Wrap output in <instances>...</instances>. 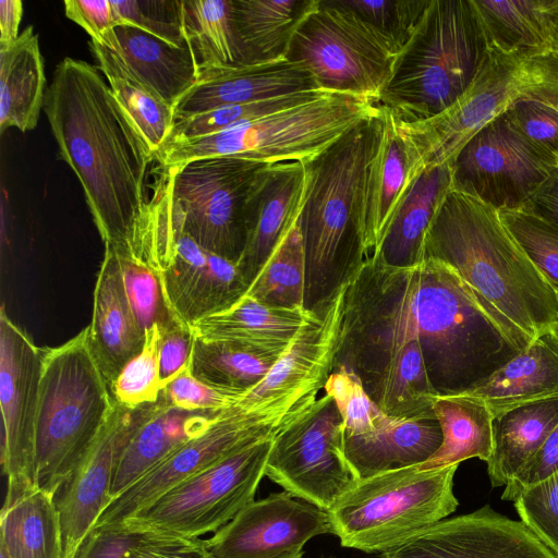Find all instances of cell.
Returning a JSON list of instances; mask_svg holds the SVG:
<instances>
[{
	"label": "cell",
	"mask_w": 558,
	"mask_h": 558,
	"mask_svg": "<svg viewBox=\"0 0 558 558\" xmlns=\"http://www.w3.org/2000/svg\"><path fill=\"white\" fill-rule=\"evenodd\" d=\"M412 341L437 396L475 388L521 351L449 265L424 258L398 268L368 257L344 288L333 369L362 378Z\"/></svg>",
	"instance_id": "6da1fadb"
},
{
	"label": "cell",
	"mask_w": 558,
	"mask_h": 558,
	"mask_svg": "<svg viewBox=\"0 0 558 558\" xmlns=\"http://www.w3.org/2000/svg\"><path fill=\"white\" fill-rule=\"evenodd\" d=\"M44 110L104 243L125 248L146 204L145 181L156 155L102 73L83 60L59 62Z\"/></svg>",
	"instance_id": "7a4b0ae2"
},
{
	"label": "cell",
	"mask_w": 558,
	"mask_h": 558,
	"mask_svg": "<svg viewBox=\"0 0 558 558\" xmlns=\"http://www.w3.org/2000/svg\"><path fill=\"white\" fill-rule=\"evenodd\" d=\"M424 258L453 268L523 349L558 323V292L511 234L499 210L475 197L450 189L426 232Z\"/></svg>",
	"instance_id": "3957f363"
},
{
	"label": "cell",
	"mask_w": 558,
	"mask_h": 558,
	"mask_svg": "<svg viewBox=\"0 0 558 558\" xmlns=\"http://www.w3.org/2000/svg\"><path fill=\"white\" fill-rule=\"evenodd\" d=\"M383 123L380 108L304 161L306 189L298 223L305 252L306 313L323 314L368 258L367 179Z\"/></svg>",
	"instance_id": "277c9868"
},
{
	"label": "cell",
	"mask_w": 558,
	"mask_h": 558,
	"mask_svg": "<svg viewBox=\"0 0 558 558\" xmlns=\"http://www.w3.org/2000/svg\"><path fill=\"white\" fill-rule=\"evenodd\" d=\"M489 49L473 0H430L377 106L405 123L436 117L470 87Z\"/></svg>",
	"instance_id": "5b68a950"
},
{
	"label": "cell",
	"mask_w": 558,
	"mask_h": 558,
	"mask_svg": "<svg viewBox=\"0 0 558 558\" xmlns=\"http://www.w3.org/2000/svg\"><path fill=\"white\" fill-rule=\"evenodd\" d=\"M116 407L85 327L54 348H43L36 427L38 487L57 496L92 448Z\"/></svg>",
	"instance_id": "8992f818"
},
{
	"label": "cell",
	"mask_w": 558,
	"mask_h": 558,
	"mask_svg": "<svg viewBox=\"0 0 558 558\" xmlns=\"http://www.w3.org/2000/svg\"><path fill=\"white\" fill-rule=\"evenodd\" d=\"M379 111L380 107L371 98L324 90L311 100L218 133L169 142L156 159L162 168L214 156L264 163L306 161Z\"/></svg>",
	"instance_id": "52a82bcc"
},
{
	"label": "cell",
	"mask_w": 558,
	"mask_h": 558,
	"mask_svg": "<svg viewBox=\"0 0 558 558\" xmlns=\"http://www.w3.org/2000/svg\"><path fill=\"white\" fill-rule=\"evenodd\" d=\"M459 464L412 465L359 480L327 510L341 546L385 553L453 513Z\"/></svg>",
	"instance_id": "ba28073f"
},
{
	"label": "cell",
	"mask_w": 558,
	"mask_h": 558,
	"mask_svg": "<svg viewBox=\"0 0 558 558\" xmlns=\"http://www.w3.org/2000/svg\"><path fill=\"white\" fill-rule=\"evenodd\" d=\"M397 53L338 0H319L294 33L286 59L303 65L319 89L378 101Z\"/></svg>",
	"instance_id": "9c48e42d"
},
{
	"label": "cell",
	"mask_w": 558,
	"mask_h": 558,
	"mask_svg": "<svg viewBox=\"0 0 558 558\" xmlns=\"http://www.w3.org/2000/svg\"><path fill=\"white\" fill-rule=\"evenodd\" d=\"M274 437L229 453L121 523L187 539L216 533L255 500Z\"/></svg>",
	"instance_id": "30bf717a"
},
{
	"label": "cell",
	"mask_w": 558,
	"mask_h": 558,
	"mask_svg": "<svg viewBox=\"0 0 558 558\" xmlns=\"http://www.w3.org/2000/svg\"><path fill=\"white\" fill-rule=\"evenodd\" d=\"M266 165L214 156L165 168L183 230L206 251L238 264L246 244L245 202Z\"/></svg>",
	"instance_id": "8fae6325"
},
{
	"label": "cell",
	"mask_w": 558,
	"mask_h": 558,
	"mask_svg": "<svg viewBox=\"0 0 558 558\" xmlns=\"http://www.w3.org/2000/svg\"><path fill=\"white\" fill-rule=\"evenodd\" d=\"M343 445V420L325 393L276 434L265 476L292 496L329 510L357 482Z\"/></svg>",
	"instance_id": "7c38bea8"
},
{
	"label": "cell",
	"mask_w": 558,
	"mask_h": 558,
	"mask_svg": "<svg viewBox=\"0 0 558 558\" xmlns=\"http://www.w3.org/2000/svg\"><path fill=\"white\" fill-rule=\"evenodd\" d=\"M451 190L498 210L523 208L558 168L507 110L473 135L449 162Z\"/></svg>",
	"instance_id": "4fadbf2b"
},
{
	"label": "cell",
	"mask_w": 558,
	"mask_h": 558,
	"mask_svg": "<svg viewBox=\"0 0 558 558\" xmlns=\"http://www.w3.org/2000/svg\"><path fill=\"white\" fill-rule=\"evenodd\" d=\"M544 77L541 54L523 58L489 49L470 87L448 109L427 120L401 122L424 167L450 162L481 129Z\"/></svg>",
	"instance_id": "5bb4252c"
},
{
	"label": "cell",
	"mask_w": 558,
	"mask_h": 558,
	"mask_svg": "<svg viewBox=\"0 0 558 558\" xmlns=\"http://www.w3.org/2000/svg\"><path fill=\"white\" fill-rule=\"evenodd\" d=\"M301 414L270 409L247 410L240 405L221 411L205 432L177 448L112 498L95 526L123 522L229 453L252 442L274 437Z\"/></svg>",
	"instance_id": "9a60e30c"
},
{
	"label": "cell",
	"mask_w": 558,
	"mask_h": 558,
	"mask_svg": "<svg viewBox=\"0 0 558 558\" xmlns=\"http://www.w3.org/2000/svg\"><path fill=\"white\" fill-rule=\"evenodd\" d=\"M43 348L0 312V407L3 425L1 464L7 477L4 499L37 485L36 427Z\"/></svg>",
	"instance_id": "2e32d148"
},
{
	"label": "cell",
	"mask_w": 558,
	"mask_h": 558,
	"mask_svg": "<svg viewBox=\"0 0 558 558\" xmlns=\"http://www.w3.org/2000/svg\"><path fill=\"white\" fill-rule=\"evenodd\" d=\"M344 289L320 315L311 314L267 376L238 405L304 412L333 369Z\"/></svg>",
	"instance_id": "e0dca14e"
},
{
	"label": "cell",
	"mask_w": 558,
	"mask_h": 558,
	"mask_svg": "<svg viewBox=\"0 0 558 558\" xmlns=\"http://www.w3.org/2000/svg\"><path fill=\"white\" fill-rule=\"evenodd\" d=\"M326 533L327 510L283 490L252 501L203 543L209 558H277Z\"/></svg>",
	"instance_id": "ac0fdd59"
},
{
	"label": "cell",
	"mask_w": 558,
	"mask_h": 558,
	"mask_svg": "<svg viewBox=\"0 0 558 558\" xmlns=\"http://www.w3.org/2000/svg\"><path fill=\"white\" fill-rule=\"evenodd\" d=\"M154 403L129 409L116 403L96 441L56 496L63 556L74 558L81 544L111 501L118 459Z\"/></svg>",
	"instance_id": "d6986e66"
},
{
	"label": "cell",
	"mask_w": 558,
	"mask_h": 558,
	"mask_svg": "<svg viewBox=\"0 0 558 558\" xmlns=\"http://www.w3.org/2000/svg\"><path fill=\"white\" fill-rule=\"evenodd\" d=\"M378 558H558L521 520L489 505L440 520Z\"/></svg>",
	"instance_id": "ffe728a7"
},
{
	"label": "cell",
	"mask_w": 558,
	"mask_h": 558,
	"mask_svg": "<svg viewBox=\"0 0 558 558\" xmlns=\"http://www.w3.org/2000/svg\"><path fill=\"white\" fill-rule=\"evenodd\" d=\"M179 218L174 257L159 279L173 315L192 327L233 306L248 286L235 263L203 248L183 230L180 214Z\"/></svg>",
	"instance_id": "44dd1931"
},
{
	"label": "cell",
	"mask_w": 558,
	"mask_h": 558,
	"mask_svg": "<svg viewBox=\"0 0 558 558\" xmlns=\"http://www.w3.org/2000/svg\"><path fill=\"white\" fill-rule=\"evenodd\" d=\"M306 189L304 161L267 163L245 202L246 244L236 266L250 287L299 218Z\"/></svg>",
	"instance_id": "7402d4cb"
},
{
	"label": "cell",
	"mask_w": 558,
	"mask_h": 558,
	"mask_svg": "<svg viewBox=\"0 0 558 558\" xmlns=\"http://www.w3.org/2000/svg\"><path fill=\"white\" fill-rule=\"evenodd\" d=\"M441 427L434 411L391 416L381 410L371 424L344 433V454L357 481L386 471L421 465L439 449Z\"/></svg>",
	"instance_id": "603a6c76"
},
{
	"label": "cell",
	"mask_w": 558,
	"mask_h": 558,
	"mask_svg": "<svg viewBox=\"0 0 558 558\" xmlns=\"http://www.w3.org/2000/svg\"><path fill=\"white\" fill-rule=\"evenodd\" d=\"M312 74L287 59L208 72L174 105V122L209 110L317 89Z\"/></svg>",
	"instance_id": "cb8c5ba5"
},
{
	"label": "cell",
	"mask_w": 558,
	"mask_h": 558,
	"mask_svg": "<svg viewBox=\"0 0 558 558\" xmlns=\"http://www.w3.org/2000/svg\"><path fill=\"white\" fill-rule=\"evenodd\" d=\"M87 329L93 352L111 385L122 368L141 352L145 332L129 302L118 253L109 243L105 244Z\"/></svg>",
	"instance_id": "d4e9b609"
},
{
	"label": "cell",
	"mask_w": 558,
	"mask_h": 558,
	"mask_svg": "<svg viewBox=\"0 0 558 558\" xmlns=\"http://www.w3.org/2000/svg\"><path fill=\"white\" fill-rule=\"evenodd\" d=\"M383 131L369 165L364 244L367 257L380 239L408 187L425 168L417 147L400 120L383 109Z\"/></svg>",
	"instance_id": "484cf974"
},
{
	"label": "cell",
	"mask_w": 558,
	"mask_h": 558,
	"mask_svg": "<svg viewBox=\"0 0 558 558\" xmlns=\"http://www.w3.org/2000/svg\"><path fill=\"white\" fill-rule=\"evenodd\" d=\"M450 189L449 162L425 167L398 204L371 258L398 268L421 263L426 232Z\"/></svg>",
	"instance_id": "4316f807"
},
{
	"label": "cell",
	"mask_w": 558,
	"mask_h": 558,
	"mask_svg": "<svg viewBox=\"0 0 558 558\" xmlns=\"http://www.w3.org/2000/svg\"><path fill=\"white\" fill-rule=\"evenodd\" d=\"M466 392L483 399L493 418L518 407L558 399V336L554 329L538 335Z\"/></svg>",
	"instance_id": "83f0119b"
},
{
	"label": "cell",
	"mask_w": 558,
	"mask_h": 558,
	"mask_svg": "<svg viewBox=\"0 0 558 558\" xmlns=\"http://www.w3.org/2000/svg\"><path fill=\"white\" fill-rule=\"evenodd\" d=\"M99 44L113 50L172 107L198 82L197 65L189 45H172L128 23L114 25Z\"/></svg>",
	"instance_id": "f1b7e54d"
},
{
	"label": "cell",
	"mask_w": 558,
	"mask_h": 558,
	"mask_svg": "<svg viewBox=\"0 0 558 558\" xmlns=\"http://www.w3.org/2000/svg\"><path fill=\"white\" fill-rule=\"evenodd\" d=\"M220 412L182 410L170 407L159 397L150 415L132 435L118 459L111 499L177 448L205 432Z\"/></svg>",
	"instance_id": "f546056e"
},
{
	"label": "cell",
	"mask_w": 558,
	"mask_h": 558,
	"mask_svg": "<svg viewBox=\"0 0 558 558\" xmlns=\"http://www.w3.org/2000/svg\"><path fill=\"white\" fill-rule=\"evenodd\" d=\"M44 58L33 26L11 44L0 45V131L37 125L46 95Z\"/></svg>",
	"instance_id": "4dcf8cb0"
},
{
	"label": "cell",
	"mask_w": 558,
	"mask_h": 558,
	"mask_svg": "<svg viewBox=\"0 0 558 558\" xmlns=\"http://www.w3.org/2000/svg\"><path fill=\"white\" fill-rule=\"evenodd\" d=\"M558 423V399L509 410L493 418L487 474L493 487L506 486L538 451Z\"/></svg>",
	"instance_id": "1f68e13d"
},
{
	"label": "cell",
	"mask_w": 558,
	"mask_h": 558,
	"mask_svg": "<svg viewBox=\"0 0 558 558\" xmlns=\"http://www.w3.org/2000/svg\"><path fill=\"white\" fill-rule=\"evenodd\" d=\"M0 518V549L8 558H62V533L54 494L35 487L4 499Z\"/></svg>",
	"instance_id": "d6a6232c"
},
{
	"label": "cell",
	"mask_w": 558,
	"mask_h": 558,
	"mask_svg": "<svg viewBox=\"0 0 558 558\" xmlns=\"http://www.w3.org/2000/svg\"><path fill=\"white\" fill-rule=\"evenodd\" d=\"M319 0H233L246 65L286 59L300 24Z\"/></svg>",
	"instance_id": "836d02e7"
},
{
	"label": "cell",
	"mask_w": 558,
	"mask_h": 558,
	"mask_svg": "<svg viewBox=\"0 0 558 558\" xmlns=\"http://www.w3.org/2000/svg\"><path fill=\"white\" fill-rule=\"evenodd\" d=\"M311 314L277 308L244 295L230 308L195 323L197 337L286 349Z\"/></svg>",
	"instance_id": "e575fe53"
},
{
	"label": "cell",
	"mask_w": 558,
	"mask_h": 558,
	"mask_svg": "<svg viewBox=\"0 0 558 558\" xmlns=\"http://www.w3.org/2000/svg\"><path fill=\"white\" fill-rule=\"evenodd\" d=\"M359 379L368 397L388 415L413 416L433 411L437 395L416 341L402 345Z\"/></svg>",
	"instance_id": "d590c367"
},
{
	"label": "cell",
	"mask_w": 558,
	"mask_h": 558,
	"mask_svg": "<svg viewBox=\"0 0 558 558\" xmlns=\"http://www.w3.org/2000/svg\"><path fill=\"white\" fill-rule=\"evenodd\" d=\"M434 414L441 427L439 449L421 469H433L478 458L485 462L493 449V415L480 397L469 392L436 396Z\"/></svg>",
	"instance_id": "8d00e7d4"
},
{
	"label": "cell",
	"mask_w": 558,
	"mask_h": 558,
	"mask_svg": "<svg viewBox=\"0 0 558 558\" xmlns=\"http://www.w3.org/2000/svg\"><path fill=\"white\" fill-rule=\"evenodd\" d=\"M89 49L113 96L157 158L174 125L173 107L129 69L113 50L92 39Z\"/></svg>",
	"instance_id": "74e56055"
},
{
	"label": "cell",
	"mask_w": 558,
	"mask_h": 558,
	"mask_svg": "<svg viewBox=\"0 0 558 558\" xmlns=\"http://www.w3.org/2000/svg\"><path fill=\"white\" fill-rule=\"evenodd\" d=\"M284 350L195 336L189 364L199 381L244 396L267 376Z\"/></svg>",
	"instance_id": "f35d334b"
},
{
	"label": "cell",
	"mask_w": 558,
	"mask_h": 558,
	"mask_svg": "<svg viewBox=\"0 0 558 558\" xmlns=\"http://www.w3.org/2000/svg\"><path fill=\"white\" fill-rule=\"evenodd\" d=\"M183 26L198 78L216 70L246 65L233 0H183Z\"/></svg>",
	"instance_id": "ab89813d"
},
{
	"label": "cell",
	"mask_w": 558,
	"mask_h": 558,
	"mask_svg": "<svg viewBox=\"0 0 558 558\" xmlns=\"http://www.w3.org/2000/svg\"><path fill=\"white\" fill-rule=\"evenodd\" d=\"M489 48L534 58L550 52L542 0H473Z\"/></svg>",
	"instance_id": "60d3db41"
},
{
	"label": "cell",
	"mask_w": 558,
	"mask_h": 558,
	"mask_svg": "<svg viewBox=\"0 0 558 558\" xmlns=\"http://www.w3.org/2000/svg\"><path fill=\"white\" fill-rule=\"evenodd\" d=\"M305 252L298 220L275 248L246 295L277 308L304 311Z\"/></svg>",
	"instance_id": "b9f144b4"
},
{
	"label": "cell",
	"mask_w": 558,
	"mask_h": 558,
	"mask_svg": "<svg viewBox=\"0 0 558 558\" xmlns=\"http://www.w3.org/2000/svg\"><path fill=\"white\" fill-rule=\"evenodd\" d=\"M323 92V89L317 88L248 104L225 106L182 119L174 122L167 143L218 133L274 111L305 102L315 98Z\"/></svg>",
	"instance_id": "7bdbcfd3"
},
{
	"label": "cell",
	"mask_w": 558,
	"mask_h": 558,
	"mask_svg": "<svg viewBox=\"0 0 558 558\" xmlns=\"http://www.w3.org/2000/svg\"><path fill=\"white\" fill-rule=\"evenodd\" d=\"M163 327L154 325L145 331L144 345L111 383L116 403L136 409L155 403L160 393L159 355Z\"/></svg>",
	"instance_id": "ee69618b"
},
{
	"label": "cell",
	"mask_w": 558,
	"mask_h": 558,
	"mask_svg": "<svg viewBox=\"0 0 558 558\" xmlns=\"http://www.w3.org/2000/svg\"><path fill=\"white\" fill-rule=\"evenodd\" d=\"M369 25L399 54L417 28L430 0H338Z\"/></svg>",
	"instance_id": "f6af8a7d"
},
{
	"label": "cell",
	"mask_w": 558,
	"mask_h": 558,
	"mask_svg": "<svg viewBox=\"0 0 558 558\" xmlns=\"http://www.w3.org/2000/svg\"><path fill=\"white\" fill-rule=\"evenodd\" d=\"M114 248L120 259L126 295L141 329L145 332L154 325L166 328L178 319L166 301L159 276L125 251L117 246Z\"/></svg>",
	"instance_id": "bcb514c9"
},
{
	"label": "cell",
	"mask_w": 558,
	"mask_h": 558,
	"mask_svg": "<svg viewBox=\"0 0 558 558\" xmlns=\"http://www.w3.org/2000/svg\"><path fill=\"white\" fill-rule=\"evenodd\" d=\"M525 254L558 292V227L523 210H499Z\"/></svg>",
	"instance_id": "7dc6e473"
},
{
	"label": "cell",
	"mask_w": 558,
	"mask_h": 558,
	"mask_svg": "<svg viewBox=\"0 0 558 558\" xmlns=\"http://www.w3.org/2000/svg\"><path fill=\"white\" fill-rule=\"evenodd\" d=\"M117 24L128 23L172 45H189L183 26V0H110Z\"/></svg>",
	"instance_id": "c3c4849f"
},
{
	"label": "cell",
	"mask_w": 558,
	"mask_h": 558,
	"mask_svg": "<svg viewBox=\"0 0 558 558\" xmlns=\"http://www.w3.org/2000/svg\"><path fill=\"white\" fill-rule=\"evenodd\" d=\"M512 502L520 520L558 557V469Z\"/></svg>",
	"instance_id": "681fc988"
},
{
	"label": "cell",
	"mask_w": 558,
	"mask_h": 558,
	"mask_svg": "<svg viewBox=\"0 0 558 558\" xmlns=\"http://www.w3.org/2000/svg\"><path fill=\"white\" fill-rule=\"evenodd\" d=\"M157 532L123 523L94 526L74 558H142Z\"/></svg>",
	"instance_id": "f907efd6"
},
{
	"label": "cell",
	"mask_w": 558,
	"mask_h": 558,
	"mask_svg": "<svg viewBox=\"0 0 558 558\" xmlns=\"http://www.w3.org/2000/svg\"><path fill=\"white\" fill-rule=\"evenodd\" d=\"M324 389L338 407L344 433L364 429L380 410L368 397L359 377L345 368L333 369Z\"/></svg>",
	"instance_id": "816d5d0a"
},
{
	"label": "cell",
	"mask_w": 558,
	"mask_h": 558,
	"mask_svg": "<svg viewBox=\"0 0 558 558\" xmlns=\"http://www.w3.org/2000/svg\"><path fill=\"white\" fill-rule=\"evenodd\" d=\"M170 407L187 411L218 412L236 407L242 395L221 390L196 379L185 366L159 393Z\"/></svg>",
	"instance_id": "f5cc1de1"
},
{
	"label": "cell",
	"mask_w": 558,
	"mask_h": 558,
	"mask_svg": "<svg viewBox=\"0 0 558 558\" xmlns=\"http://www.w3.org/2000/svg\"><path fill=\"white\" fill-rule=\"evenodd\" d=\"M507 112L520 132L558 166V110L537 99L522 97Z\"/></svg>",
	"instance_id": "db71d44e"
},
{
	"label": "cell",
	"mask_w": 558,
	"mask_h": 558,
	"mask_svg": "<svg viewBox=\"0 0 558 558\" xmlns=\"http://www.w3.org/2000/svg\"><path fill=\"white\" fill-rule=\"evenodd\" d=\"M194 338L191 327L179 319L163 328L159 355L160 391L189 364Z\"/></svg>",
	"instance_id": "11a10c76"
},
{
	"label": "cell",
	"mask_w": 558,
	"mask_h": 558,
	"mask_svg": "<svg viewBox=\"0 0 558 558\" xmlns=\"http://www.w3.org/2000/svg\"><path fill=\"white\" fill-rule=\"evenodd\" d=\"M558 469V423L551 429L538 451L523 469L505 486L501 499L513 501L526 487L534 485Z\"/></svg>",
	"instance_id": "9f6ffc18"
},
{
	"label": "cell",
	"mask_w": 558,
	"mask_h": 558,
	"mask_svg": "<svg viewBox=\"0 0 558 558\" xmlns=\"http://www.w3.org/2000/svg\"><path fill=\"white\" fill-rule=\"evenodd\" d=\"M64 12L97 43L117 25L110 0H66Z\"/></svg>",
	"instance_id": "6f0895ef"
},
{
	"label": "cell",
	"mask_w": 558,
	"mask_h": 558,
	"mask_svg": "<svg viewBox=\"0 0 558 558\" xmlns=\"http://www.w3.org/2000/svg\"><path fill=\"white\" fill-rule=\"evenodd\" d=\"M142 558H209L203 539H187L158 533Z\"/></svg>",
	"instance_id": "680465c9"
},
{
	"label": "cell",
	"mask_w": 558,
	"mask_h": 558,
	"mask_svg": "<svg viewBox=\"0 0 558 558\" xmlns=\"http://www.w3.org/2000/svg\"><path fill=\"white\" fill-rule=\"evenodd\" d=\"M521 209L558 227V168L554 170L550 178Z\"/></svg>",
	"instance_id": "91938a15"
},
{
	"label": "cell",
	"mask_w": 558,
	"mask_h": 558,
	"mask_svg": "<svg viewBox=\"0 0 558 558\" xmlns=\"http://www.w3.org/2000/svg\"><path fill=\"white\" fill-rule=\"evenodd\" d=\"M544 77L539 84L529 89L524 97L534 98L558 110V53L541 54Z\"/></svg>",
	"instance_id": "94428289"
},
{
	"label": "cell",
	"mask_w": 558,
	"mask_h": 558,
	"mask_svg": "<svg viewBox=\"0 0 558 558\" xmlns=\"http://www.w3.org/2000/svg\"><path fill=\"white\" fill-rule=\"evenodd\" d=\"M22 1H0V45L11 44L20 36L19 27L22 20Z\"/></svg>",
	"instance_id": "6125c7cd"
},
{
	"label": "cell",
	"mask_w": 558,
	"mask_h": 558,
	"mask_svg": "<svg viewBox=\"0 0 558 558\" xmlns=\"http://www.w3.org/2000/svg\"><path fill=\"white\" fill-rule=\"evenodd\" d=\"M550 52L558 53V0H542Z\"/></svg>",
	"instance_id": "be15d7a7"
},
{
	"label": "cell",
	"mask_w": 558,
	"mask_h": 558,
	"mask_svg": "<svg viewBox=\"0 0 558 558\" xmlns=\"http://www.w3.org/2000/svg\"><path fill=\"white\" fill-rule=\"evenodd\" d=\"M302 556H303V550L296 551V553L284 554L282 556L277 557V558H302Z\"/></svg>",
	"instance_id": "e7e4bbea"
},
{
	"label": "cell",
	"mask_w": 558,
	"mask_h": 558,
	"mask_svg": "<svg viewBox=\"0 0 558 558\" xmlns=\"http://www.w3.org/2000/svg\"><path fill=\"white\" fill-rule=\"evenodd\" d=\"M0 558H8L7 554L0 549Z\"/></svg>",
	"instance_id": "03108f58"
},
{
	"label": "cell",
	"mask_w": 558,
	"mask_h": 558,
	"mask_svg": "<svg viewBox=\"0 0 558 558\" xmlns=\"http://www.w3.org/2000/svg\"><path fill=\"white\" fill-rule=\"evenodd\" d=\"M553 329L556 332V335L558 336V323H557V325Z\"/></svg>",
	"instance_id": "003e7915"
}]
</instances>
